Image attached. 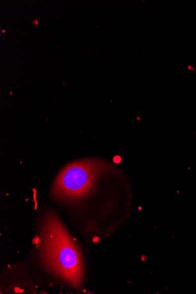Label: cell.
<instances>
[{"mask_svg":"<svg viewBox=\"0 0 196 294\" xmlns=\"http://www.w3.org/2000/svg\"><path fill=\"white\" fill-rule=\"evenodd\" d=\"M107 164L102 160L86 158L72 161L57 174L50 189L54 201L72 203L88 196L97 179Z\"/></svg>","mask_w":196,"mask_h":294,"instance_id":"cell-2","label":"cell"},{"mask_svg":"<svg viewBox=\"0 0 196 294\" xmlns=\"http://www.w3.org/2000/svg\"><path fill=\"white\" fill-rule=\"evenodd\" d=\"M39 222L38 260L41 267L58 282L80 290L85 267L77 242L53 211H45Z\"/></svg>","mask_w":196,"mask_h":294,"instance_id":"cell-1","label":"cell"}]
</instances>
